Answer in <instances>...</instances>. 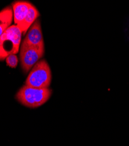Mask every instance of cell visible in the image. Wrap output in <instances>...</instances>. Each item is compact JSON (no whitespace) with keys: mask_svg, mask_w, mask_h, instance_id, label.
Returning <instances> with one entry per match:
<instances>
[{"mask_svg":"<svg viewBox=\"0 0 129 146\" xmlns=\"http://www.w3.org/2000/svg\"><path fill=\"white\" fill-rule=\"evenodd\" d=\"M52 90L50 88H36L27 86L22 87L16 94V99L25 106L35 108L39 107L50 99Z\"/></svg>","mask_w":129,"mask_h":146,"instance_id":"cell-1","label":"cell"},{"mask_svg":"<svg viewBox=\"0 0 129 146\" xmlns=\"http://www.w3.org/2000/svg\"><path fill=\"white\" fill-rule=\"evenodd\" d=\"M51 71L48 63L41 60L35 64L26 81V86L36 88H48L51 83Z\"/></svg>","mask_w":129,"mask_h":146,"instance_id":"cell-2","label":"cell"},{"mask_svg":"<svg viewBox=\"0 0 129 146\" xmlns=\"http://www.w3.org/2000/svg\"><path fill=\"white\" fill-rule=\"evenodd\" d=\"M22 33L15 25L8 28L0 37V60L18 53Z\"/></svg>","mask_w":129,"mask_h":146,"instance_id":"cell-3","label":"cell"},{"mask_svg":"<svg viewBox=\"0 0 129 146\" xmlns=\"http://www.w3.org/2000/svg\"><path fill=\"white\" fill-rule=\"evenodd\" d=\"M44 53L33 47L22 44L20 59L23 70L25 72H28L39 62Z\"/></svg>","mask_w":129,"mask_h":146,"instance_id":"cell-4","label":"cell"},{"mask_svg":"<svg viewBox=\"0 0 129 146\" xmlns=\"http://www.w3.org/2000/svg\"><path fill=\"white\" fill-rule=\"evenodd\" d=\"M22 44L33 47L38 50L44 53L43 36L41 23L39 19H37L31 26Z\"/></svg>","mask_w":129,"mask_h":146,"instance_id":"cell-5","label":"cell"},{"mask_svg":"<svg viewBox=\"0 0 129 146\" xmlns=\"http://www.w3.org/2000/svg\"><path fill=\"white\" fill-rule=\"evenodd\" d=\"M31 4L25 1H17L13 4L14 17L15 25L18 26L27 15Z\"/></svg>","mask_w":129,"mask_h":146,"instance_id":"cell-6","label":"cell"},{"mask_svg":"<svg viewBox=\"0 0 129 146\" xmlns=\"http://www.w3.org/2000/svg\"><path fill=\"white\" fill-rule=\"evenodd\" d=\"M39 16V12L36 7L31 4L25 18L20 25H19L17 27L19 28V29L23 34H25L27 31L29 29V28L33 25V23L37 20V18Z\"/></svg>","mask_w":129,"mask_h":146,"instance_id":"cell-7","label":"cell"},{"mask_svg":"<svg viewBox=\"0 0 129 146\" xmlns=\"http://www.w3.org/2000/svg\"><path fill=\"white\" fill-rule=\"evenodd\" d=\"M13 11L7 7L0 11V37L10 27L13 20Z\"/></svg>","mask_w":129,"mask_h":146,"instance_id":"cell-8","label":"cell"},{"mask_svg":"<svg viewBox=\"0 0 129 146\" xmlns=\"http://www.w3.org/2000/svg\"><path fill=\"white\" fill-rule=\"evenodd\" d=\"M6 63L8 66L12 68H15L16 67L18 60V57L15 54H10L6 58Z\"/></svg>","mask_w":129,"mask_h":146,"instance_id":"cell-9","label":"cell"}]
</instances>
